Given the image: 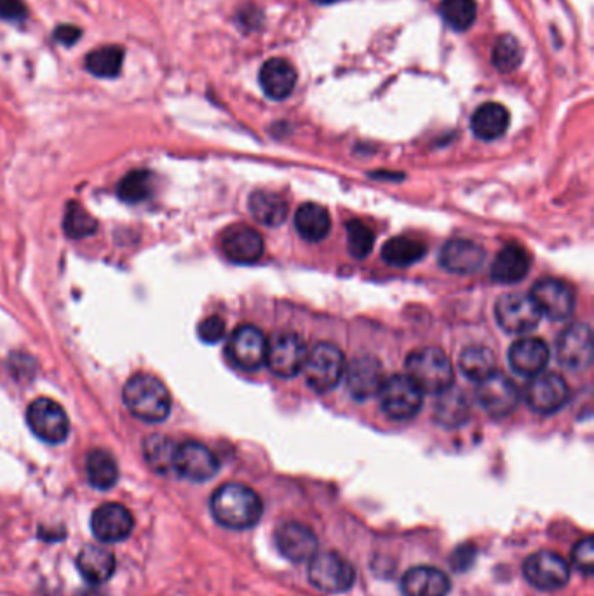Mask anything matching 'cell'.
Listing matches in <instances>:
<instances>
[{
  "label": "cell",
  "mask_w": 594,
  "mask_h": 596,
  "mask_svg": "<svg viewBox=\"0 0 594 596\" xmlns=\"http://www.w3.org/2000/svg\"><path fill=\"white\" fill-rule=\"evenodd\" d=\"M523 61V50L513 35H502L497 39L493 51H491V63L500 72L507 74L516 70Z\"/></svg>",
  "instance_id": "74e56055"
},
{
  "label": "cell",
  "mask_w": 594,
  "mask_h": 596,
  "mask_svg": "<svg viewBox=\"0 0 594 596\" xmlns=\"http://www.w3.org/2000/svg\"><path fill=\"white\" fill-rule=\"evenodd\" d=\"M345 384L354 399H370L384 386V368L375 356H360L345 368Z\"/></svg>",
  "instance_id": "d6986e66"
},
{
  "label": "cell",
  "mask_w": 594,
  "mask_h": 596,
  "mask_svg": "<svg viewBox=\"0 0 594 596\" xmlns=\"http://www.w3.org/2000/svg\"><path fill=\"white\" fill-rule=\"evenodd\" d=\"M476 399L491 417H506L516 410L519 390L504 373H493L478 384Z\"/></svg>",
  "instance_id": "2e32d148"
},
{
  "label": "cell",
  "mask_w": 594,
  "mask_h": 596,
  "mask_svg": "<svg viewBox=\"0 0 594 596\" xmlns=\"http://www.w3.org/2000/svg\"><path fill=\"white\" fill-rule=\"evenodd\" d=\"M530 255L519 244L504 246L491 263V280L500 285H516L530 270Z\"/></svg>",
  "instance_id": "d4e9b609"
},
{
  "label": "cell",
  "mask_w": 594,
  "mask_h": 596,
  "mask_svg": "<svg viewBox=\"0 0 594 596\" xmlns=\"http://www.w3.org/2000/svg\"><path fill=\"white\" fill-rule=\"evenodd\" d=\"M302 371L310 390L317 392L335 390L345 373L343 353L334 344L321 342L307 353Z\"/></svg>",
  "instance_id": "5b68a950"
},
{
  "label": "cell",
  "mask_w": 594,
  "mask_h": 596,
  "mask_svg": "<svg viewBox=\"0 0 594 596\" xmlns=\"http://www.w3.org/2000/svg\"><path fill=\"white\" fill-rule=\"evenodd\" d=\"M523 577L539 591H558L570 581V565L554 551L532 553L523 564Z\"/></svg>",
  "instance_id": "52a82bcc"
},
{
  "label": "cell",
  "mask_w": 594,
  "mask_h": 596,
  "mask_svg": "<svg viewBox=\"0 0 594 596\" xmlns=\"http://www.w3.org/2000/svg\"><path fill=\"white\" fill-rule=\"evenodd\" d=\"M569 398V386L560 373H539L525 390L526 405L537 414H556L567 405Z\"/></svg>",
  "instance_id": "4fadbf2b"
},
{
  "label": "cell",
  "mask_w": 594,
  "mask_h": 596,
  "mask_svg": "<svg viewBox=\"0 0 594 596\" xmlns=\"http://www.w3.org/2000/svg\"><path fill=\"white\" fill-rule=\"evenodd\" d=\"M375 235L361 220H351L347 224V246L354 259H366L373 250Z\"/></svg>",
  "instance_id": "ab89813d"
},
{
  "label": "cell",
  "mask_w": 594,
  "mask_h": 596,
  "mask_svg": "<svg viewBox=\"0 0 594 596\" xmlns=\"http://www.w3.org/2000/svg\"><path fill=\"white\" fill-rule=\"evenodd\" d=\"M227 325L220 316H209L197 326V335L205 344H218L225 337Z\"/></svg>",
  "instance_id": "b9f144b4"
},
{
  "label": "cell",
  "mask_w": 594,
  "mask_h": 596,
  "mask_svg": "<svg viewBox=\"0 0 594 596\" xmlns=\"http://www.w3.org/2000/svg\"><path fill=\"white\" fill-rule=\"evenodd\" d=\"M593 332L588 325L577 323L562 332L556 342V358L571 371L588 370L593 363Z\"/></svg>",
  "instance_id": "7c38bea8"
},
{
  "label": "cell",
  "mask_w": 594,
  "mask_h": 596,
  "mask_svg": "<svg viewBox=\"0 0 594 596\" xmlns=\"http://www.w3.org/2000/svg\"><path fill=\"white\" fill-rule=\"evenodd\" d=\"M154 175L145 170H136L128 173L119 185H117V196L130 205H138L147 201L154 194Z\"/></svg>",
  "instance_id": "e575fe53"
},
{
  "label": "cell",
  "mask_w": 594,
  "mask_h": 596,
  "mask_svg": "<svg viewBox=\"0 0 594 596\" xmlns=\"http://www.w3.org/2000/svg\"><path fill=\"white\" fill-rule=\"evenodd\" d=\"M495 317L504 332L526 334L541 323L543 314L532 300V297L511 293L498 298L495 306Z\"/></svg>",
  "instance_id": "8fae6325"
},
{
  "label": "cell",
  "mask_w": 594,
  "mask_h": 596,
  "mask_svg": "<svg viewBox=\"0 0 594 596\" xmlns=\"http://www.w3.org/2000/svg\"><path fill=\"white\" fill-rule=\"evenodd\" d=\"M434 415H436V420L444 427L462 426L471 415V407H469V401H467L464 392L453 390V386L450 390L441 392Z\"/></svg>",
  "instance_id": "d6a6232c"
},
{
  "label": "cell",
  "mask_w": 594,
  "mask_h": 596,
  "mask_svg": "<svg viewBox=\"0 0 594 596\" xmlns=\"http://www.w3.org/2000/svg\"><path fill=\"white\" fill-rule=\"evenodd\" d=\"M177 443L162 436V435H152L143 443V455L149 466L155 472H169L173 471V455H175Z\"/></svg>",
  "instance_id": "d590c367"
},
{
  "label": "cell",
  "mask_w": 594,
  "mask_h": 596,
  "mask_svg": "<svg viewBox=\"0 0 594 596\" xmlns=\"http://www.w3.org/2000/svg\"><path fill=\"white\" fill-rule=\"evenodd\" d=\"M78 571L89 584H104L115 572V556L100 545L84 546L78 555Z\"/></svg>",
  "instance_id": "484cf974"
},
{
  "label": "cell",
  "mask_w": 594,
  "mask_h": 596,
  "mask_svg": "<svg viewBox=\"0 0 594 596\" xmlns=\"http://www.w3.org/2000/svg\"><path fill=\"white\" fill-rule=\"evenodd\" d=\"M134 518L130 509L117 502L102 504L91 517V532L96 541L104 545H115L126 541L133 532Z\"/></svg>",
  "instance_id": "9a60e30c"
},
{
  "label": "cell",
  "mask_w": 594,
  "mask_h": 596,
  "mask_svg": "<svg viewBox=\"0 0 594 596\" xmlns=\"http://www.w3.org/2000/svg\"><path fill=\"white\" fill-rule=\"evenodd\" d=\"M452 591L450 577L431 565H418L403 575V596H446Z\"/></svg>",
  "instance_id": "603a6c76"
},
{
  "label": "cell",
  "mask_w": 594,
  "mask_h": 596,
  "mask_svg": "<svg viewBox=\"0 0 594 596\" xmlns=\"http://www.w3.org/2000/svg\"><path fill=\"white\" fill-rule=\"evenodd\" d=\"M459 368L464 373L465 379L480 384L495 373L497 362L489 347L471 345L462 351V354L459 358Z\"/></svg>",
  "instance_id": "1f68e13d"
},
{
  "label": "cell",
  "mask_w": 594,
  "mask_h": 596,
  "mask_svg": "<svg viewBox=\"0 0 594 596\" xmlns=\"http://www.w3.org/2000/svg\"><path fill=\"white\" fill-rule=\"evenodd\" d=\"M307 345L295 332H281L267 342L265 364L281 379L297 377L307 360Z\"/></svg>",
  "instance_id": "8992f818"
},
{
  "label": "cell",
  "mask_w": 594,
  "mask_h": 596,
  "mask_svg": "<svg viewBox=\"0 0 594 596\" xmlns=\"http://www.w3.org/2000/svg\"><path fill=\"white\" fill-rule=\"evenodd\" d=\"M124 405L136 418L157 424L171 412V396L166 386L151 373H136L123 390Z\"/></svg>",
  "instance_id": "7a4b0ae2"
},
{
  "label": "cell",
  "mask_w": 594,
  "mask_h": 596,
  "mask_svg": "<svg viewBox=\"0 0 594 596\" xmlns=\"http://www.w3.org/2000/svg\"><path fill=\"white\" fill-rule=\"evenodd\" d=\"M507 358L517 375L535 377L543 373L544 368L549 363L551 351L541 338L525 337L519 338L509 347Z\"/></svg>",
  "instance_id": "44dd1931"
},
{
  "label": "cell",
  "mask_w": 594,
  "mask_h": 596,
  "mask_svg": "<svg viewBox=\"0 0 594 596\" xmlns=\"http://www.w3.org/2000/svg\"><path fill=\"white\" fill-rule=\"evenodd\" d=\"M295 227L298 234L309 241L319 243L323 241L332 229V220L328 209L315 203H306L297 209Z\"/></svg>",
  "instance_id": "83f0119b"
},
{
  "label": "cell",
  "mask_w": 594,
  "mask_h": 596,
  "mask_svg": "<svg viewBox=\"0 0 594 596\" xmlns=\"http://www.w3.org/2000/svg\"><path fill=\"white\" fill-rule=\"evenodd\" d=\"M209 511L215 521L229 530H248L263 515L259 493L242 483H225L209 499Z\"/></svg>",
  "instance_id": "6da1fadb"
},
{
  "label": "cell",
  "mask_w": 594,
  "mask_h": 596,
  "mask_svg": "<svg viewBox=\"0 0 594 596\" xmlns=\"http://www.w3.org/2000/svg\"><path fill=\"white\" fill-rule=\"evenodd\" d=\"M307 577L315 590L328 595H338L354 586L356 571L347 558L335 551H326L315 553L310 558Z\"/></svg>",
  "instance_id": "277c9868"
},
{
  "label": "cell",
  "mask_w": 594,
  "mask_h": 596,
  "mask_svg": "<svg viewBox=\"0 0 594 596\" xmlns=\"http://www.w3.org/2000/svg\"><path fill=\"white\" fill-rule=\"evenodd\" d=\"M511 117L504 105L489 102L480 105L471 117V130L485 142L500 138L509 128Z\"/></svg>",
  "instance_id": "4316f807"
},
{
  "label": "cell",
  "mask_w": 594,
  "mask_h": 596,
  "mask_svg": "<svg viewBox=\"0 0 594 596\" xmlns=\"http://www.w3.org/2000/svg\"><path fill=\"white\" fill-rule=\"evenodd\" d=\"M315 2H317V4H324V5H326V4H335V2H340V0H315Z\"/></svg>",
  "instance_id": "bcb514c9"
},
{
  "label": "cell",
  "mask_w": 594,
  "mask_h": 596,
  "mask_svg": "<svg viewBox=\"0 0 594 596\" xmlns=\"http://www.w3.org/2000/svg\"><path fill=\"white\" fill-rule=\"evenodd\" d=\"M52 37L61 46H74V44H78V39L82 37V30L78 26L65 23V25L56 26Z\"/></svg>",
  "instance_id": "f6af8a7d"
},
{
  "label": "cell",
  "mask_w": 594,
  "mask_h": 596,
  "mask_svg": "<svg viewBox=\"0 0 594 596\" xmlns=\"http://www.w3.org/2000/svg\"><path fill=\"white\" fill-rule=\"evenodd\" d=\"M86 476L93 489L110 491L119 480V466L115 457L106 450H93L86 457Z\"/></svg>",
  "instance_id": "f1b7e54d"
},
{
  "label": "cell",
  "mask_w": 594,
  "mask_h": 596,
  "mask_svg": "<svg viewBox=\"0 0 594 596\" xmlns=\"http://www.w3.org/2000/svg\"><path fill=\"white\" fill-rule=\"evenodd\" d=\"M124 54V48L121 46H104L93 50L84 61L86 70L95 78H115L123 70Z\"/></svg>",
  "instance_id": "836d02e7"
},
{
  "label": "cell",
  "mask_w": 594,
  "mask_h": 596,
  "mask_svg": "<svg viewBox=\"0 0 594 596\" xmlns=\"http://www.w3.org/2000/svg\"><path fill=\"white\" fill-rule=\"evenodd\" d=\"M0 18L11 23H22L28 18V7L23 0H0Z\"/></svg>",
  "instance_id": "7bdbcfd3"
},
{
  "label": "cell",
  "mask_w": 594,
  "mask_h": 596,
  "mask_svg": "<svg viewBox=\"0 0 594 596\" xmlns=\"http://www.w3.org/2000/svg\"><path fill=\"white\" fill-rule=\"evenodd\" d=\"M440 14L446 25L457 32H464L476 22L478 4L476 0H443Z\"/></svg>",
  "instance_id": "8d00e7d4"
},
{
  "label": "cell",
  "mask_w": 594,
  "mask_h": 596,
  "mask_svg": "<svg viewBox=\"0 0 594 596\" xmlns=\"http://www.w3.org/2000/svg\"><path fill=\"white\" fill-rule=\"evenodd\" d=\"M267 342L269 340L257 326L242 325L233 330L227 342L229 360L241 370H259L261 364H265Z\"/></svg>",
  "instance_id": "5bb4252c"
},
{
  "label": "cell",
  "mask_w": 594,
  "mask_h": 596,
  "mask_svg": "<svg viewBox=\"0 0 594 596\" xmlns=\"http://www.w3.org/2000/svg\"><path fill=\"white\" fill-rule=\"evenodd\" d=\"M218 469L220 463L206 445L197 441H185L177 445L173 455V471L181 478L203 483L211 480Z\"/></svg>",
  "instance_id": "30bf717a"
},
{
  "label": "cell",
  "mask_w": 594,
  "mask_h": 596,
  "mask_svg": "<svg viewBox=\"0 0 594 596\" xmlns=\"http://www.w3.org/2000/svg\"><path fill=\"white\" fill-rule=\"evenodd\" d=\"M571 562L582 573H586V575L593 573L594 543L591 536H586L584 539L577 541V545L573 546Z\"/></svg>",
  "instance_id": "60d3db41"
},
{
  "label": "cell",
  "mask_w": 594,
  "mask_h": 596,
  "mask_svg": "<svg viewBox=\"0 0 594 596\" xmlns=\"http://www.w3.org/2000/svg\"><path fill=\"white\" fill-rule=\"evenodd\" d=\"M427 253V246L408 235H398L388 239L382 248V259L392 267H408L418 260L424 259Z\"/></svg>",
  "instance_id": "4dcf8cb0"
},
{
  "label": "cell",
  "mask_w": 594,
  "mask_h": 596,
  "mask_svg": "<svg viewBox=\"0 0 594 596\" xmlns=\"http://www.w3.org/2000/svg\"><path fill=\"white\" fill-rule=\"evenodd\" d=\"M297 70L285 58H272L260 69V86L270 100H286L297 86Z\"/></svg>",
  "instance_id": "cb8c5ba5"
},
{
  "label": "cell",
  "mask_w": 594,
  "mask_h": 596,
  "mask_svg": "<svg viewBox=\"0 0 594 596\" xmlns=\"http://www.w3.org/2000/svg\"><path fill=\"white\" fill-rule=\"evenodd\" d=\"M222 250L225 257L233 263L251 265L261 259L265 246L263 237L255 229L246 225H235L224 234Z\"/></svg>",
  "instance_id": "ffe728a7"
},
{
  "label": "cell",
  "mask_w": 594,
  "mask_h": 596,
  "mask_svg": "<svg viewBox=\"0 0 594 596\" xmlns=\"http://www.w3.org/2000/svg\"><path fill=\"white\" fill-rule=\"evenodd\" d=\"M422 390L408 375H392L379 392L384 414L392 420H410L422 408Z\"/></svg>",
  "instance_id": "ba28073f"
},
{
  "label": "cell",
  "mask_w": 594,
  "mask_h": 596,
  "mask_svg": "<svg viewBox=\"0 0 594 596\" xmlns=\"http://www.w3.org/2000/svg\"><path fill=\"white\" fill-rule=\"evenodd\" d=\"M274 545L291 564H306L317 553V537L307 525L298 521H286L276 534Z\"/></svg>",
  "instance_id": "ac0fdd59"
},
{
  "label": "cell",
  "mask_w": 594,
  "mask_h": 596,
  "mask_svg": "<svg viewBox=\"0 0 594 596\" xmlns=\"http://www.w3.org/2000/svg\"><path fill=\"white\" fill-rule=\"evenodd\" d=\"M408 377L415 386L427 394H441L453 386V364L436 347L414 351L407 360Z\"/></svg>",
  "instance_id": "3957f363"
},
{
  "label": "cell",
  "mask_w": 594,
  "mask_h": 596,
  "mask_svg": "<svg viewBox=\"0 0 594 596\" xmlns=\"http://www.w3.org/2000/svg\"><path fill=\"white\" fill-rule=\"evenodd\" d=\"M250 211L253 218L265 227H278L285 224L288 216V203L270 190H257L250 197Z\"/></svg>",
  "instance_id": "f546056e"
},
{
  "label": "cell",
  "mask_w": 594,
  "mask_h": 596,
  "mask_svg": "<svg viewBox=\"0 0 594 596\" xmlns=\"http://www.w3.org/2000/svg\"><path fill=\"white\" fill-rule=\"evenodd\" d=\"M26 422L37 438L51 445L67 440L70 433V422L65 410L50 398H39L30 403Z\"/></svg>",
  "instance_id": "9c48e42d"
},
{
  "label": "cell",
  "mask_w": 594,
  "mask_h": 596,
  "mask_svg": "<svg viewBox=\"0 0 594 596\" xmlns=\"http://www.w3.org/2000/svg\"><path fill=\"white\" fill-rule=\"evenodd\" d=\"M63 229H65V234L72 239H84V237L96 233L98 222L78 203L72 201V203H69L67 211H65Z\"/></svg>",
  "instance_id": "f35d334b"
},
{
  "label": "cell",
  "mask_w": 594,
  "mask_h": 596,
  "mask_svg": "<svg viewBox=\"0 0 594 596\" xmlns=\"http://www.w3.org/2000/svg\"><path fill=\"white\" fill-rule=\"evenodd\" d=\"M483 261H485V250L474 241L452 239L441 248V267L453 274L478 272Z\"/></svg>",
  "instance_id": "7402d4cb"
},
{
  "label": "cell",
  "mask_w": 594,
  "mask_h": 596,
  "mask_svg": "<svg viewBox=\"0 0 594 596\" xmlns=\"http://www.w3.org/2000/svg\"><path fill=\"white\" fill-rule=\"evenodd\" d=\"M532 300L544 316L553 321L567 319L575 309V293L571 286L562 280L545 278L532 288Z\"/></svg>",
  "instance_id": "e0dca14e"
},
{
  "label": "cell",
  "mask_w": 594,
  "mask_h": 596,
  "mask_svg": "<svg viewBox=\"0 0 594 596\" xmlns=\"http://www.w3.org/2000/svg\"><path fill=\"white\" fill-rule=\"evenodd\" d=\"M474 560H476V547L472 545L461 546L459 549L453 551L452 567L457 572H465L472 565Z\"/></svg>",
  "instance_id": "ee69618b"
}]
</instances>
